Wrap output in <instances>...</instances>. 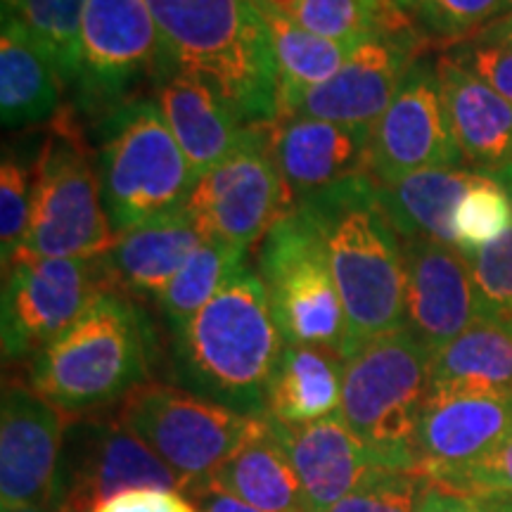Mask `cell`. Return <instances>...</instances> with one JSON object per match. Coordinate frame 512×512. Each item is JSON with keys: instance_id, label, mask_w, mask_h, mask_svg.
<instances>
[{"instance_id": "7402d4cb", "label": "cell", "mask_w": 512, "mask_h": 512, "mask_svg": "<svg viewBox=\"0 0 512 512\" xmlns=\"http://www.w3.org/2000/svg\"><path fill=\"white\" fill-rule=\"evenodd\" d=\"M441 98L465 169L491 178L512 169V105L446 53L437 57Z\"/></svg>"}, {"instance_id": "e0dca14e", "label": "cell", "mask_w": 512, "mask_h": 512, "mask_svg": "<svg viewBox=\"0 0 512 512\" xmlns=\"http://www.w3.org/2000/svg\"><path fill=\"white\" fill-rule=\"evenodd\" d=\"M406 330L432 354L479 320L470 266L458 247L430 238L401 240Z\"/></svg>"}, {"instance_id": "f1b7e54d", "label": "cell", "mask_w": 512, "mask_h": 512, "mask_svg": "<svg viewBox=\"0 0 512 512\" xmlns=\"http://www.w3.org/2000/svg\"><path fill=\"white\" fill-rule=\"evenodd\" d=\"M252 3L264 17L268 36H271L280 79L278 117H285L311 88L335 76L356 46H344V43L311 34L266 0H252Z\"/></svg>"}, {"instance_id": "d6986e66", "label": "cell", "mask_w": 512, "mask_h": 512, "mask_svg": "<svg viewBox=\"0 0 512 512\" xmlns=\"http://www.w3.org/2000/svg\"><path fill=\"white\" fill-rule=\"evenodd\" d=\"M512 434V396L427 399L418 427V475L434 479L484 458Z\"/></svg>"}, {"instance_id": "44dd1931", "label": "cell", "mask_w": 512, "mask_h": 512, "mask_svg": "<svg viewBox=\"0 0 512 512\" xmlns=\"http://www.w3.org/2000/svg\"><path fill=\"white\" fill-rule=\"evenodd\" d=\"M155 102L200 178L245 143L252 126L202 76L171 69L155 88Z\"/></svg>"}, {"instance_id": "f35d334b", "label": "cell", "mask_w": 512, "mask_h": 512, "mask_svg": "<svg viewBox=\"0 0 512 512\" xmlns=\"http://www.w3.org/2000/svg\"><path fill=\"white\" fill-rule=\"evenodd\" d=\"M444 53L465 67L467 72L482 79L498 95L512 105V46L505 43L486 41V38L472 36L463 43L446 48Z\"/></svg>"}, {"instance_id": "bcb514c9", "label": "cell", "mask_w": 512, "mask_h": 512, "mask_svg": "<svg viewBox=\"0 0 512 512\" xmlns=\"http://www.w3.org/2000/svg\"><path fill=\"white\" fill-rule=\"evenodd\" d=\"M3 512H55V508L46 501V503H36V505H22V508H12V510H3Z\"/></svg>"}, {"instance_id": "4316f807", "label": "cell", "mask_w": 512, "mask_h": 512, "mask_svg": "<svg viewBox=\"0 0 512 512\" xmlns=\"http://www.w3.org/2000/svg\"><path fill=\"white\" fill-rule=\"evenodd\" d=\"M64 83L15 17L3 12L0 34V117L22 128L53 121L60 114Z\"/></svg>"}, {"instance_id": "cb8c5ba5", "label": "cell", "mask_w": 512, "mask_h": 512, "mask_svg": "<svg viewBox=\"0 0 512 512\" xmlns=\"http://www.w3.org/2000/svg\"><path fill=\"white\" fill-rule=\"evenodd\" d=\"M344 356L335 349L285 344L275 366L266 415L299 427L325 420L342 406Z\"/></svg>"}, {"instance_id": "c3c4849f", "label": "cell", "mask_w": 512, "mask_h": 512, "mask_svg": "<svg viewBox=\"0 0 512 512\" xmlns=\"http://www.w3.org/2000/svg\"><path fill=\"white\" fill-rule=\"evenodd\" d=\"M512 12V0H508V5H505V15H510Z\"/></svg>"}, {"instance_id": "f6af8a7d", "label": "cell", "mask_w": 512, "mask_h": 512, "mask_svg": "<svg viewBox=\"0 0 512 512\" xmlns=\"http://www.w3.org/2000/svg\"><path fill=\"white\" fill-rule=\"evenodd\" d=\"M486 512H512V498H496V501H482Z\"/></svg>"}, {"instance_id": "7bdbcfd3", "label": "cell", "mask_w": 512, "mask_h": 512, "mask_svg": "<svg viewBox=\"0 0 512 512\" xmlns=\"http://www.w3.org/2000/svg\"><path fill=\"white\" fill-rule=\"evenodd\" d=\"M479 38H486V41L494 43H505V46H512V12L501 19H496L494 24H489L484 31H479Z\"/></svg>"}, {"instance_id": "4dcf8cb0", "label": "cell", "mask_w": 512, "mask_h": 512, "mask_svg": "<svg viewBox=\"0 0 512 512\" xmlns=\"http://www.w3.org/2000/svg\"><path fill=\"white\" fill-rule=\"evenodd\" d=\"M88 0H3L38 50L55 67L64 88L76 86L81 67V27Z\"/></svg>"}, {"instance_id": "ba28073f", "label": "cell", "mask_w": 512, "mask_h": 512, "mask_svg": "<svg viewBox=\"0 0 512 512\" xmlns=\"http://www.w3.org/2000/svg\"><path fill=\"white\" fill-rule=\"evenodd\" d=\"M119 420L188 484V494L268 427L266 415H242L166 384L133 389Z\"/></svg>"}, {"instance_id": "30bf717a", "label": "cell", "mask_w": 512, "mask_h": 512, "mask_svg": "<svg viewBox=\"0 0 512 512\" xmlns=\"http://www.w3.org/2000/svg\"><path fill=\"white\" fill-rule=\"evenodd\" d=\"M171 69L147 0H88L76 79V105L86 117L102 121L143 100L140 88H157Z\"/></svg>"}, {"instance_id": "e575fe53", "label": "cell", "mask_w": 512, "mask_h": 512, "mask_svg": "<svg viewBox=\"0 0 512 512\" xmlns=\"http://www.w3.org/2000/svg\"><path fill=\"white\" fill-rule=\"evenodd\" d=\"M453 226L463 254L489 245L512 226V195L496 178L482 174L460 200Z\"/></svg>"}, {"instance_id": "8fae6325", "label": "cell", "mask_w": 512, "mask_h": 512, "mask_svg": "<svg viewBox=\"0 0 512 512\" xmlns=\"http://www.w3.org/2000/svg\"><path fill=\"white\" fill-rule=\"evenodd\" d=\"M162 486L188 494V484L117 418H72L62 439L53 491L55 512H93L114 494Z\"/></svg>"}, {"instance_id": "f546056e", "label": "cell", "mask_w": 512, "mask_h": 512, "mask_svg": "<svg viewBox=\"0 0 512 512\" xmlns=\"http://www.w3.org/2000/svg\"><path fill=\"white\" fill-rule=\"evenodd\" d=\"M242 266H247V249L214 238H204L197 245L181 271L159 294V306H162L166 323L174 330V335H178L228 285V280Z\"/></svg>"}, {"instance_id": "9c48e42d", "label": "cell", "mask_w": 512, "mask_h": 512, "mask_svg": "<svg viewBox=\"0 0 512 512\" xmlns=\"http://www.w3.org/2000/svg\"><path fill=\"white\" fill-rule=\"evenodd\" d=\"M256 273L285 344H309L342 354L347 316L323 238L304 207L290 209L273 223L261 240Z\"/></svg>"}, {"instance_id": "60d3db41", "label": "cell", "mask_w": 512, "mask_h": 512, "mask_svg": "<svg viewBox=\"0 0 512 512\" xmlns=\"http://www.w3.org/2000/svg\"><path fill=\"white\" fill-rule=\"evenodd\" d=\"M418 512H486V508L477 498L458 494V491H451L446 486L425 479L418 501Z\"/></svg>"}, {"instance_id": "52a82bcc", "label": "cell", "mask_w": 512, "mask_h": 512, "mask_svg": "<svg viewBox=\"0 0 512 512\" xmlns=\"http://www.w3.org/2000/svg\"><path fill=\"white\" fill-rule=\"evenodd\" d=\"M34 209L17 259H93L112 247L95 159L72 112L53 119L36 164Z\"/></svg>"}, {"instance_id": "2e32d148", "label": "cell", "mask_w": 512, "mask_h": 512, "mask_svg": "<svg viewBox=\"0 0 512 512\" xmlns=\"http://www.w3.org/2000/svg\"><path fill=\"white\" fill-rule=\"evenodd\" d=\"M69 418L29 384L10 382L0 406V508L46 503Z\"/></svg>"}, {"instance_id": "8d00e7d4", "label": "cell", "mask_w": 512, "mask_h": 512, "mask_svg": "<svg viewBox=\"0 0 512 512\" xmlns=\"http://www.w3.org/2000/svg\"><path fill=\"white\" fill-rule=\"evenodd\" d=\"M422 486L418 472L377 467L330 512H418Z\"/></svg>"}, {"instance_id": "83f0119b", "label": "cell", "mask_w": 512, "mask_h": 512, "mask_svg": "<svg viewBox=\"0 0 512 512\" xmlns=\"http://www.w3.org/2000/svg\"><path fill=\"white\" fill-rule=\"evenodd\" d=\"M207 484L268 512H309L302 482L271 420L266 432L223 463Z\"/></svg>"}, {"instance_id": "9a60e30c", "label": "cell", "mask_w": 512, "mask_h": 512, "mask_svg": "<svg viewBox=\"0 0 512 512\" xmlns=\"http://www.w3.org/2000/svg\"><path fill=\"white\" fill-rule=\"evenodd\" d=\"M413 62V38L396 36V29H382L358 43L337 74L311 88L285 117L323 119L370 131L394 100Z\"/></svg>"}, {"instance_id": "ffe728a7", "label": "cell", "mask_w": 512, "mask_h": 512, "mask_svg": "<svg viewBox=\"0 0 512 512\" xmlns=\"http://www.w3.org/2000/svg\"><path fill=\"white\" fill-rule=\"evenodd\" d=\"M271 427L297 470L309 512H330L380 467L373 451L349 430L339 413L299 427L271 420Z\"/></svg>"}, {"instance_id": "1f68e13d", "label": "cell", "mask_w": 512, "mask_h": 512, "mask_svg": "<svg viewBox=\"0 0 512 512\" xmlns=\"http://www.w3.org/2000/svg\"><path fill=\"white\" fill-rule=\"evenodd\" d=\"M299 27L328 41L358 46L382 29L406 27V19H387L366 0H266Z\"/></svg>"}, {"instance_id": "5b68a950", "label": "cell", "mask_w": 512, "mask_h": 512, "mask_svg": "<svg viewBox=\"0 0 512 512\" xmlns=\"http://www.w3.org/2000/svg\"><path fill=\"white\" fill-rule=\"evenodd\" d=\"M432 356L403 328L370 339L344 361L339 418L380 467L418 472V427L430 399Z\"/></svg>"}, {"instance_id": "4fadbf2b", "label": "cell", "mask_w": 512, "mask_h": 512, "mask_svg": "<svg viewBox=\"0 0 512 512\" xmlns=\"http://www.w3.org/2000/svg\"><path fill=\"white\" fill-rule=\"evenodd\" d=\"M294 209L268 147L266 124L252 126L245 143L197 178L188 211L204 238L249 249Z\"/></svg>"}, {"instance_id": "277c9868", "label": "cell", "mask_w": 512, "mask_h": 512, "mask_svg": "<svg viewBox=\"0 0 512 512\" xmlns=\"http://www.w3.org/2000/svg\"><path fill=\"white\" fill-rule=\"evenodd\" d=\"M147 377V337L138 311L100 292L69 330L31 361V387L64 413L126 399Z\"/></svg>"}, {"instance_id": "484cf974", "label": "cell", "mask_w": 512, "mask_h": 512, "mask_svg": "<svg viewBox=\"0 0 512 512\" xmlns=\"http://www.w3.org/2000/svg\"><path fill=\"white\" fill-rule=\"evenodd\" d=\"M512 396V330L491 320L448 342L432 356L430 399Z\"/></svg>"}, {"instance_id": "7a4b0ae2", "label": "cell", "mask_w": 512, "mask_h": 512, "mask_svg": "<svg viewBox=\"0 0 512 512\" xmlns=\"http://www.w3.org/2000/svg\"><path fill=\"white\" fill-rule=\"evenodd\" d=\"M174 342L176 380L183 389L264 418L285 339L259 273L242 266Z\"/></svg>"}, {"instance_id": "836d02e7", "label": "cell", "mask_w": 512, "mask_h": 512, "mask_svg": "<svg viewBox=\"0 0 512 512\" xmlns=\"http://www.w3.org/2000/svg\"><path fill=\"white\" fill-rule=\"evenodd\" d=\"M505 5L508 0H418L411 12L420 34L446 50L505 17Z\"/></svg>"}, {"instance_id": "ac0fdd59", "label": "cell", "mask_w": 512, "mask_h": 512, "mask_svg": "<svg viewBox=\"0 0 512 512\" xmlns=\"http://www.w3.org/2000/svg\"><path fill=\"white\" fill-rule=\"evenodd\" d=\"M266 133L292 207L332 185L370 174V131L363 128L309 117H283L266 124Z\"/></svg>"}, {"instance_id": "8992f818", "label": "cell", "mask_w": 512, "mask_h": 512, "mask_svg": "<svg viewBox=\"0 0 512 512\" xmlns=\"http://www.w3.org/2000/svg\"><path fill=\"white\" fill-rule=\"evenodd\" d=\"M95 171L114 235L185 209L197 183L157 102L147 98L100 121Z\"/></svg>"}, {"instance_id": "7c38bea8", "label": "cell", "mask_w": 512, "mask_h": 512, "mask_svg": "<svg viewBox=\"0 0 512 512\" xmlns=\"http://www.w3.org/2000/svg\"><path fill=\"white\" fill-rule=\"evenodd\" d=\"M3 275L5 361L36 358L112 283L102 256L17 259Z\"/></svg>"}, {"instance_id": "5bb4252c", "label": "cell", "mask_w": 512, "mask_h": 512, "mask_svg": "<svg viewBox=\"0 0 512 512\" xmlns=\"http://www.w3.org/2000/svg\"><path fill=\"white\" fill-rule=\"evenodd\" d=\"M368 164L380 185L418 171L465 166L448 124L437 62L415 57L408 67L394 100L370 126Z\"/></svg>"}, {"instance_id": "7dc6e473", "label": "cell", "mask_w": 512, "mask_h": 512, "mask_svg": "<svg viewBox=\"0 0 512 512\" xmlns=\"http://www.w3.org/2000/svg\"><path fill=\"white\" fill-rule=\"evenodd\" d=\"M396 5H399L401 10H413L415 8V3H418V0H394Z\"/></svg>"}, {"instance_id": "3957f363", "label": "cell", "mask_w": 512, "mask_h": 512, "mask_svg": "<svg viewBox=\"0 0 512 512\" xmlns=\"http://www.w3.org/2000/svg\"><path fill=\"white\" fill-rule=\"evenodd\" d=\"M176 69L207 79L247 126L280 112V79L252 0H147Z\"/></svg>"}, {"instance_id": "b9f144b4", "label": "cell", "mask_w": 512, "mask_h": 512, "mask_svg": "<svg viewBox=\"0 0 512 512\" xmlns=\"http://www.w3.org/2000/svg\"><path fill=\"white\" fill-rule=\"evenodd\" d=\"M188 496L197 503V510L200 512H268L254 508V505L240 501V498L230 496L226 491L214 489V486L207 482L197 486V489H192Z\"/></svg>"}, {"instance_id": "ee69618b", "label": "cell", "mask_w": 512, "mask_h": 512, "mask_svg": "<svg viewBox=\"0 0 512 512\" xmlns=\"http://www.w3.org/2000/svg\"><path fill=\"white\" fill-rule=\"evenodd\" d=\"M366 3L375 12H380L382 17H387V19H403L401 8L394 3V0H366Z\"/></svg>"}, {"instance_id": "603a6c76", "label": "cell", "mask_w": 512, "mask_h": 512, "mask_svg": "<svg viewBox=\"0 0 512 512\" xmlns=\"http://www.w3.org/2000/svg\"><path fill=\"white\" fill-rule=\"evenodd\" d=\"M202 240L200 226L185 207L117 235L112 247L102 254V261L114 283L159 299Z\"/></svg>"}, {"instance_id": "d590c367", "label": "cell", "mask_w": 512, "mask_h": 512, "mask_svg": "<svg viewBox=\"0 0 512 512\" xmlns=\"http://www.w3.org/2000/svg\"><path fill=\"white\" fill-rule=\"evenodd\" d=\"M36 169L22 164L15 155L5 152L0 166V254L3 271L10 268L27 238L34 209Z\"/></svg>"}, {"instance_id": "d6a6232c", "label": "cell", "mask_w": 512, "mask_h": 512, "mask_svg": "<svg viewBox=\"0 0 512 512\" xmlns=\"http://www.w3.org/2000/svg\"><path fill=\"white\" fill-rule=\"evenodd\" d=\"M479 320L512 330V226L489 245L465 252Z\"/></svg>"}, {"instance_id": "6da1fadb", "label": "cell", "mask_w": 512, "mask_h": 512, "mask_svg": "<svg viewBox=\"0 0 512 512\" xmlns=\"http://www.w3.org/2000/svg\"><path fill=\"white\" fill-rule=\"evenodd\" d=\"M316 223L344 316V361L370 339L406 328L403 247L370 174L349 178L297 204Z\"/></svg>"}, {"instance_id": "74e56055", "label": "cell", "mask_w": 512, "mask_h": 512, "mask_svg": "<svg viewBox=\"0 0 512 512\" xmlns=\"http://www.w3.org/2000/svg\"><path fill=\"white\" fill-rule=\"evenodd\" d=\"M427 482L441 484L446 489L458 491V494L477 498V501L512 498V434L484 458L427 479Z\"/></svg>"}, {"instance_id": "d4e9b609", "label": "cell", "mask_w": 512, "mask_h": 512, "mask_svg": "<svg viewBox=\"0 0 512 512\" xmlns=\"http://www.w3.org/2000/svg\"><path fill=\"white\" fill-rule=\"evenodd\" d=\"M479 171L427 169L403 176L399 181L380 185V202L401 240L430 238L458 247L456 209L467 190L479 181Z\"/></svg>"}, {"instance_id": "ab89813d", "label": "cell", "mask_w": 512, "mask_h": 512, "mask_svg": "<svg viewBox=\"0 0 512 512\" xmlns=\"http://www.w3.org/2000/svg\"><path fill=\"white\" fill-rule=\"evenodd\" d=\"M93 512H200L197 503L178 489H162V486H140L114 494L95 505Z\"/></svg>"}]
</instances>
